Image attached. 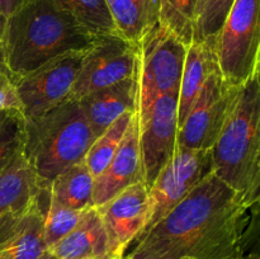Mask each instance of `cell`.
Returning <instances> with one entry per match:
<instances>
[{"label":"cell","mask_w":260,"mask_h":259,"mask_svg":"<svg viewBox=\"0 0 260 259\" xmlns=\"http://www.w3.org/2000/svg\"><path fill=\"white\" fill-rule=\"evenodd\" d=\"M251 207L212 172L139 236L127 256L131 259H241L246 215Z\"/></svg>","instance_id":"cell-1"},{"label":"cell","mask_w":260,"mask_h":259,"mask_svg":"<svg viewBox=\"0 0 260 259\" xmlns=\"http://www.w3.org/2000/svg\"><path fill=\"white\" fill-rule=\"evenodd\" d=\"M96 38L53 0H27L5 19L8 76L14 81L56 56L89 50Z\"/></svg>","instance_id":"cell-2"},{"label":"cell","mask_w":260,"mask_h":259,"mask_svg":"<svg viewBox=\"0 0 260 259\" xmlns=\"http://www.w3.org/2000/svg\"><path fill=\"white\" fill-rule=\"evenodd\" d=\"M212 172L244 198H260V75L240 85L233 109L211 149Z\"/></svg>","instance_id":"cell-3"},{"label":"cell","mask_w":260,"mask_h":259,"mask_svg":"<svg viewBox=\"0 0 260 259\" xmlns=\"http://www.w3.org/2000/svg\"><path fill=\"white\" fill-rule=\"evenodd\" d=\"M95 140L79 102L66 101L41 116L24 118L22 154L48 188L61 172L85 159Z\"/></svg>","instance_id":"cell-4"},{"label":"cell","mask_w":260,"mask_h":259,"mask_svg":"<svg viewBox=\"0 0 260 259\" xmlns=\"http://www.w3.org/2000/svg\"><path fill=\"white\" fill-rule=\"evenodd\" d=\"M260 0H234L215 40L223 78L235 86L260 74Z\"/></svg>","instance_id":"cell-5"},{"label":"cell","mask_w":260,"mask_h":259,"mask_svg":"<svg viewBox=\"0 0 260 259\" xmlns=\"http://www.w3.org/2000/svg\"><path fill=\"white\" fill-rule=\"evenodd\" d=\"M187 48L160 23L137 45V113L146 111L160 95L179 93Z\"/></svg>","instance_id":"cell-6"},{"label":"cell","mask_w":260,"mask_h":259,"mask_svg":"<svg viewBox=\"0 0 260 259\" xmlns=\"http://www.w3.org/2000/svg\"><path fill=\"white\" fill-rule=\"evenodd\" d=\"M86 51H70L56 56L13 81L24 118L45 114L68 101Z\"/></svg>","instance_id":"cell-7"},{"label":"cell","mask_w":260,"mask_h":259,"mask_svg":"<svg viewBox=\"0 0 260 259\" xmlns=\"http://www.w3.org/2000/svg\"><path fill=\"white\" fill-rule=\"evenodd\" d=\"M239 89L240 86L229 83L220 69H216L178 130V145L192 150L212 149L233 109Z\"/></svg>","instance_id":"cell-8"},{"label":"cell","mask_w":260,"mask_h":259,"mask_svg":"<svg viewBox=\"0 0 260 259\" xmlns=\"http://www.w3.org/2000/svg\"><path fill=\"white\" fill-rule=\"evenodd\" d=\"M137 45L119 35L101 36L84 55L68 101L108 88L136 73Z\"/></svg>","instance_id":"cell-9"},{"label":"cell","mask_w":260,"mask_h":259,"mask_svg":"<svg viewBox=\"0 0 260 259\" xmlns=\"http://www.w3.org/2000/svg\"><path fill=\"white\" fill-rule=\"evenodd\" d=\"M211 173V150H192L178 145L173 159L149 188V218L141 235L187 197Z\"/></svg>","instance_id":"cell-10"},{"label":"cell","mask_w":260,"mask_h":259,"mask_svg":"<svg viewBox=\"0 0 260 259\" xmlns=\"http://www.w3.org/2000/svg\"><path fill=\"white\" fill-rule=\"evenodd\" d=\"M137 117L142 180L149 189L177 151L178 94L160 95Z\"/></svg>","instance_id":"cell-11"},{"label":"cell","mask_w":260,"mask_h":259,"mask_svg":"<svg viewBox=\"0 0 260 259\" xmlns=\"http://www.w3.org/2000/svg\"><path fill=\"white\" fill-rule=\"evenodd\" d=\"M95 208L107 233L112 258H121L145 230L149 218V189L144 182L136 183Z\"/></svg>","instance_id":"cell-12"},{"label":"cell","mask_w":260,"mask_h":259,"mask_svg":"<svg viewBox=\"0 0 260 259\" xmlns=\"http://www.w3.org/2000/svg\"><path fill=\"white\" fill-rule=\"evenodd\" d=\"M142 180L141 152H140L139 117L135 112L118 150L94 179L93 206L103 205L126 188Z\"/></svg>","instance_id":"cell-13"},{"label":"cell","mask_w":260,"mask_h":259,"mask_svg":"<svg viewBox=\"0 0 260 259\" xmlns=\"http://www.w3.org/2000/svg\"><path fill=\"white\" fill-rule=\"evenodd\" d=\"M43 195L27 210L0 221V259H40L48 251L43 240Z\"/></svg>","instance_id":"cell-14"},{"label":"cell","mask_w":260,"mask_h":259,"mask_svg":"<svg viewBox=\"0 0 260 259\" xmlns=\"http://www.w3.org/2000/svg\"><path fill=\"white\" fill-rule=\"evenodd\" d=\"M78 102L96 139L122 114L126 112H136V73L131 78L124 79L114 85L93 91Z\"/></svg>","instance_id":"cell-15"},{"label":"cell","mask_w":260,"mask_h":259,"mask_svg":"<svg viewBox=\"0 0 260 259\" xmlns=\"http://www.w3.org/2000/svg\"><path fill=\"white\" fill-rule=\"evenodd\" d=\"M48 251L55 259H114L95 207L84 210L78 225Z\"/></svg>","instance_id":"cell-16"},{"label":"cell","mask_w":260,"mask_h":259,"mask_svg":"<svg viewBox=\"0 0 260 259\" xmlns=\"http://www.w3.org/2000/svg\"><path fill=\"white\" fill-rule=\"evenodd\" d=\"M47 189L20 152L0 175V221L27 210Z\"/></svg>","instance_id":"cell-17"},{"label":"cell","mask_w":260,"mask_h":259,"mask_svg":"<svg viewBox=\"0 0 260 259\" xmlns=\"http://www.w3.org/2000/svg\"><path fill=\"white\" fill-rule=\"evenodd\" d=\"M217 68V58L212 45L193 41L188 46L178 93V130L184 123L208 76Z\"/></svg>","instance_id":"cell-18"},{"label":"cell","mask_w":260,"mask_h":259,"mask_svg":"<svg viewBox=\"0 0 260 259\" xmlns=\"http://www.w3.org/2000/svg\"><path fill=\"white\" fill-rule=\"evenodd\" d=\"M119 36L139 45L159 23V0H106Z\"/></svg>","instance_id":"cell-19"},{"label":"cell","mask_w":260,"mask_h":259,"mask_svg":"<svg viewBox=\"0 0 260 259\" xmlns=\"http://www.w3.org/2000/svg\"><path fill=\"white\" fill-rule=\"evenodd\" d=\"M94 179L85 160H81L66 168L50 183L48 195L66 207L86 210L94 207Z\"/></svg>","instance_id":"cell-20"},{"label":"cell","mask_w":260,"mask_h":259,"mask_svg":"<svg viewBox=\"0 0 260 259\" xmlns=\"http://www.w3.org/2000/svg\"><path fill=\"white\" fill-rule=\"evenodd\" d=\"M96 37L119 35L106 0H53Z\"/></svg>","instance_id":"cell-21"},{"label":"cell","mask_w":260,"mask_h":259,"mask_svg":"<svg viewBox=\"0 0 260 259\" xmlns=\"http://www.w3.org/2000/svg\"><path fill=\"white\" fill-rule=\"evenodd\" d=\"M134 114L135 112H126L122 114L106 131L102 132L91 144L84 160L94 178L103 172L104 168L109 164L112 157L114 156L129 123H131Z\"/></svg>","instance_id":"cell-22"},{"label":"cell","mask_w":260,"mask_h":259,"mask_svg":"<svg viewBox=\"0 0 260 259\" xmlns=\"http://www.w3.org/2000/svg\"><path fill=\"white\" fill-rule=\"evenodd\" d=\"M198 0H159V23L184 45L194 41Z\"/></svg>","instance_id":"cell-23"},{"label":"cell","mask_w":260,"mask_h":259,"mask_svg":"<svg viewBox=\"0 0 260 259\" xmlns=\"http://www.w3.org/2000/svg\"><path fill=\"white\" fill-rule=\"evenodd\" d=\"M47 206L43 216V240L47 250H51L61 239L65 238L79 223L83 211L61 205L48 195Z\"/></svg>","instance_id":"cell-24"},{"label":"cell","mask_w":260,"mask_h":259,"mask_svg":"<svg viewBox=\"0 0 260 259\" xmlns=\"http://www.w3.org/2000/svg\"><path fill=\"white\" fill-rule=\"evenodd\" d=\"M24 116L20 111L0 112V175L22 152Z\"/></svg>","instance_id":"cell-25"},{"label":"cell","mask_w":260,"mask_h":259,"mask_svg":"<svg viewBox=\"0 0 260 259\" xmlns=\"http://www.w3.org/2000/svg\"><path fill=\"white\" fill-rule=\"evenodd\" d=\"M234 0H198L194 41L215 46Z\"/></svg>","instance_id":"cell-26"},{"label":"cell","mask_w":260,"mask_h":259,"mask_svg":"<svg viewBox=\"0 0 260 259\" xmlns=\"http://www.w3.org/2000/svg\"><path fill=\"white\" fill-rule=\"evenodd\" d=\"M12 109L22 112V104L12 79L7 74H0V112Z\"/></svg>","instance_id":"cell-27"},{"label":"cell","mask_w":260,"mask_h":259,"mask_svg":"<svg viewBox=\"0 0 260 259\" xmlns=\"http://www.w3.org/2000/svg\"><path fill=\"white\" fill-rule=\"evenodd\" d=\"M24 2H27V0H0V14L8 18Z\"/></svg>","instance_id":"cell-28"},{"label":"cell","mask_w":260,"mask_h":259,"mask_svg":"<svg viewBox=\"0 0 260 259\" xmlns=\"http://www.w3.org/2000/svg\"><path fill=\"white\" fill-rule=\"evenodd\" d=\"M7 18L0 14V74H7V68H5L4 61V46H3V35H4V25Z\"/></svg>","instance_id":"cell-29"},{"label":"cell","mask_w":260,"mask_h":259,"mask_svg":"<svg viewBox=\"0 0 260 259\" xmlns=\"http://www.w3.org/2000/svg\"><path fill=\"white\" fill-rule=\"evenodd\" d=\"M40 259H55V258H53V256L51 255V253H50V251H46V253L43 254V255L41 256Z\"/></svg>","instance_id":"cell-30"},{"label":"cell","mask_w":260,"mask_h":259,"mask_svg":"<svg viewBox=\"0 0 260 259\" xmlns=\"http://www.w3.org/2000/svg\"><path fill=\"white\" fill-rule=\"evenodd\" d=\"M241 259H259V256L256 254H249V255H244Z\"/></svg>","instance_id":"cell-31"},{"label":"cell","mask_w":260,"mask_h":259,"mask_svg":"<svg viewBox=\"0 0 260 259\" xmlns=\"http://www.w3.org/2000/svg\"><path fill=\"white\" fill-rule=\"evenodd\" d=\"M119 259H131V258H129V256H127V255H123V256H121Z\"/></svg>","instance_id":"cell-32"},{"label":"cell","mask_w":260,"mask_h":259,"mask_svg":"<svg viewBox=\"0 0 260 259\" xmlns=\"http://www.w3.org/2000/svg\"><path fill=\"white\" fill-rule=\"evenodd\" d=\"M114 259H119V258H114Z\"/></svg>","instance_id":"cell-33"}]
</instances>
